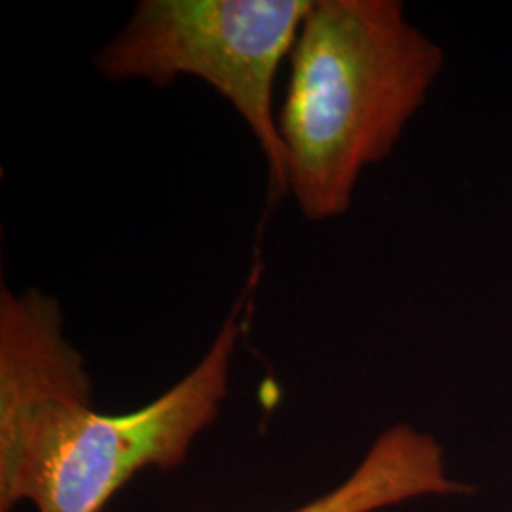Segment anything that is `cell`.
I'll use <instances>...</instances> for the list:
<instances>
[{
  "label": "cell",
  "instance_id": "1",
  "mask_svg": "<svg viewBox=\"0 0 512 512\" xmlns=\"http://www.w3.org/2000/svg\"><path fill=\"white\" fill-rule=\"evenodd\" d=\"M245 294L202 359L154 401L126 414L93 406L84 355L59 300L0 289V512H103L141 473L183 467L220 416L241 340Z\"/></svg>",
  "mask_w": 512,
  "mask_h": 512
},
{
  "label": "cell",
  "instance_id": "2",
  "mask_svg": "<svg viewBox=\"0 0 512 512\" xmlns=\"http://www.w3.org/2000/svg\"><path fill=\"white\" fill-rule=\"evenodd\" d=\"M289 59L277 112L289 194L311 222L336 219L423 107L444 52L399 0H315Z\"/></svg>",
  "mask_w": 512,
  "mask_h": 512
},
{
  "label": "cell",
  "instance_id": "3",
  "mask_svg": "<svg viewBox=\"0 0 512 512\" xmlns=\"http://www.w3.org/2000/svg\"><path fill=\"white\" fill-rule=\"evenodd\" d=\"M315 0H141L126 27L93 55L109 82L164 88L194 76L222 95L266 156L272 192L289 194L274 110L275 76Z\"/></svg>",
  "mask_w": 512,
  "mask_h": 512
},
{
  "label": "cell",
  "instance_id": "4",
  "mask_svg": "<svg viewBox=\"0 0 512 512\" xmlns=\"http://www.w3.org/2000/svg\"><path fill=\"white\" fill-rule=\"evenodd\" d=\"M448 471L444 448L408 423L382 431L340 484L289 512H382L427 497L473 495Z\"/></svg>",
  "mask_w": 512,
  "mask_h": 512
}]
</instances>
